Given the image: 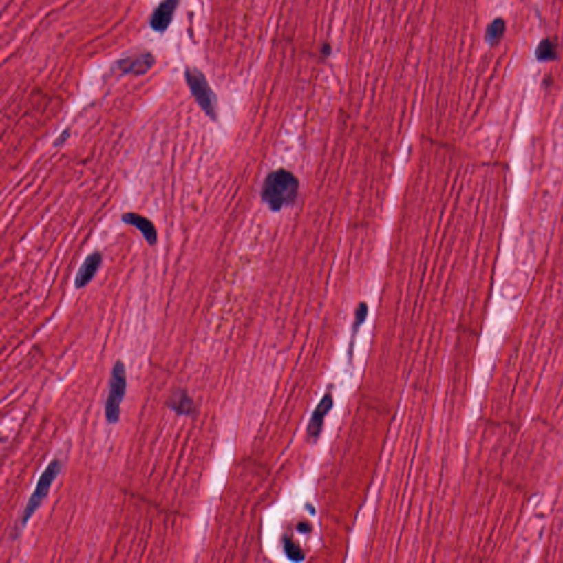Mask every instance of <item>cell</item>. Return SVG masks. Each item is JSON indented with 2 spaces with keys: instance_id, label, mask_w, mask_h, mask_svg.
Here are the masks:
<instances>
[{
  "instance_id": "1",
  "label": "cell",
  "mask_w": 563,
  "mask_h": 563,
  "mask_svg": "<svg viewBox=\"0 0 563 563\" xmlns=\"http://www.w3.org/2000/svg\"><path fill=\"white\" fill-rule=\"evenodd\" d=\"M298 191L297 178L290 171L279 169L266 176L261 189V197L271 211H279L282 208L295 204Z\"/></svg>"
},
{
  "instance_id": "2",
  "label": "cell",
  "mask_w": 563,
  "mask_h": 563,
  "mask_svg": "<svg viewBox=\"0 0 563 563\" xmlns=\"http://www.w3.org/2000/svg\"><path fill=\"white\" fill-rule=\"evenodd\" d=\"M185 78H187L189 91L197 104L200 105L202 111L205 112L211 120L216 121L218 119L217 96L209 86V83L204 73L196 67H191L185 72Z\"/></svg>"
},
{
  "instance_id": "3",
  "label": "cell",
  "mask_w": 563,
  "mask_h": 563,
  "mask_svg": "<svg viewBox=\"0 0 563 563\" xmlns=\"http://www.w3.org/2000/svg\"><path fill=\"white\" fill-rule=\"evenodd\" d=\"M127 390L126 365L118 360L112 368L110 376L109 392L105 404V416L109 424H116L120 418L121 402Z\"/></svg>"
},
{
  "instance_id": "4",
  "label": "cell",
  "mask_w": 563,
  "mask_h": 563,
  "mask_svg": "<svg viewBox=\"0 0 563 563\" xmlns=\"http://www.w3.org/2000/svg\"><path fill=\"white\" fill-rule=\"evenodd\" d=\"M62 470V463L60 459H54L49 463L47 469L42 473V476L39 478L38 484H36L34 492L31 495L30 498L28 500L27 506L25 507V511L22 513L21 516V526L25 527L31 517L34 515L39 507L41 506L44 498H47V493H49L51 485L53 482L56 480L59 474Z\"/></svg>"
},
{
  "instance_id": "5",
  "label": "cell",
  "mask_w": 563,
  "mask_h": 563,
  "mask_svg": "<svg viewBox=\"0 0 563 563\" xmlns=\"http://www.w3.org/2000/svg\"><path fill=\"white\" fill-rule=\"evenodd\" d=\"M154 62L156 60L151 53H139L129 55L128 58L118 61L117 69L123 72V74L139 76L150 71L154 65Z\"/></svg>"
},
{
  "instance_id": "6",
  "label": "cell",
  "mask_w": 563,
  "mask_h": 563,
  "mask_svg": "<svg viewBox=\"0 0 563 563\" xmlns=\"http://www.w3.org/2000/svg\"><path fill=\"white\" fill-rule=\"evenodd\" d=\"M101 263L103 255L99 251L92 252L91 255L86 257L75 277V287L77 290H82L93 281L94 277L100 268Z\"/></svg>"
},
{
  "instance_id": "7",
  "label": "cell",
  "mask_w": 563,
  "mask_h": 563,
  "mask_svg": "<svg viewBox=\"0 0 563 563\" xmlns=\"http://www.w3.org/2000/svg\"><path fill=\"white\" fill-rule=\"evenodd\" d=\"M178 0H163L151 18V28L158 32H164L172 23Z\"/></svg>"
},
{
  "instance_id": "8",
  "label": "cell",
  "mask_w": 563,
  "mask_h": 563,
  "mask_svg": "<svg viewBox=\"0 0 563 563\" xmlns=\"http://www.w3.org/2000/svg\"><path fill=\"white\" fill-rule=\"evenodd\" d=\"M121 220L125 224L139 230L143 238L150 246H156V241H158V231L150 219L145 218V216H141L137 213H123Z\"/></svg>"
},
{
  "instance_id": "9",
  "label": "cell",
  "mask_w": 563,
  "mask_h": 563,
  "mask_svg": "<svg viewBox=\"0 0 563 563\" xmlns=\"http://www.w3.org/2000/svg\"><path fill=\"white\" fill-rule=\"evenodd\" d=\"M332 405H334V399L331 396V394H326L316 410H314L312 419L309 421L307 432L310 438H317L319 436L321 428H323V421L327 414L329 413V410L332 408Z\"/></svg>"
},
{
  "instance_id": "10",
  "label": "cell",
  "mask_w": 563,
  "mask_h": 563,
  "mask_svg": "<svg viewBox=\"0 0 563 563\" xmlns=\"http://www.w3.org/2000/svg\"><path fill=\"white\" fill-rule=\"evenodd\" d=\"M167 406L178 415H189L194 410V402L187 391L180 390L171 397Z\"/></svg>"
},
{
  "instance_id": "11",
  "label": "cell",
  "mask_w": 563,
  "mask_h": 563,
  "mask_svg": "<svg viewBox=\"0 0 563 563\" xmlns=\"http://www.w3.org/2000/svg\"><path fill=\"white\" fill-rule=\"evenodd\" d=\"M505 21L502 18H498V19H495L494 21L489 23L487 32H485V41H487L489 47L498 44L500 38L503 36L504 32H505Z\"/></svg>"
},
{
  "instance_id": "12",
  "label": "cell",
  "mask_w": 563,
  "mask_h": 563,
  "mask_svg": "<svg viewBox=\"0 0 563 563\" xmlns=\"http://www.w3.org/2000/svg\"><path fill=\"white\" fill-rule=\"evenodd\" d=\"M557 58V44L550 39H544L536 49V59L540 62L553 61Z\"/></svg>"
},
{
  "instance_id": "13",
  "label": "cell",
  "mask_w": 563,
  "mask_h": 563,
  "mask_svg": "<svg viewBox=\"0 0 563 563\" xmlns=\"http://www.w3.org/2000/svg\"><path fill=\"white\" fill-rule=\"evenodd\" d=\"M285 550H286L287 557L292 561H301L304 559V553H301V548L298 547L295 542L287 539L285 542Z\"/></svg>"
},
{
  "instance_id": "14",
  "label": "cell",
  "mask_w": 563,
  "mask_h": 563,
  "mask_svg": "<svg viewBox=\"0 0 563 563\" xmlns=\"http://www.w3.org/2000/svg\"><path fill=\"white\" fill-rule=\"evenodd\" d=\"M368 312H369V308H368V305L365 303H361L359 305L358 308H357L356 312V323H354V329H358L362 323L365 321L367 319Z\"/></svg>"
},
{
  "instance_id": "15",
  "label": "cell",
  "mask_w": 563,
  "mask_h": 563,
  "mask_svg": "<svg viewBox=\"0 0 563 563\" xmlns=\"http://www.w3.org/2000/svg\"><path fill=\"white\" fill-rule=\"evenodd\" d=\"M70 136H71V134H70V130L69 129H66L65 131H64L63 134H61L60 137H59V139L56 140V141H55V145L58 147V145H63V143L65 142L66 140L69 139Z\"/></svg>"
},
{
  "instance_id": "16",
  "label": "cell",
  "mask_w": 563,
  "mask_h": 563,
  "mask_svg": "<svg viewBox=\"0 0 563 563\" xmlns=\"http://www.w3.org/2000/svg\"><path fill=\"white\" fill-rule=\"evenodd\" d=\"M321 53L326 56H328L329 54L331 53V45L330 44L326 43L323 44V49H321Z\"/></svg>"
},
{
  "instance_id": "17",
  "label": "cell",
  "mask_w": 563,
  "mask_h": 563,
  "mask_svg": "<svg viewBox=\"0 0 563 563\" xmlns=\"http://www.w3.org/2000/svg\"><path fill=\"white\" fill-rule=\"evenodd\" d=\"M298 531H301V533H308V531H310V527H309V525H307V524L301 522V524H299V526H298Z\"/></svg>"
}]
</instances>
